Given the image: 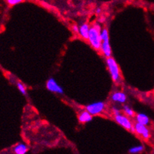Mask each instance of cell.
Returning <instances> with one entry per match:
<instances>
[{
    "instance_id": "1",
    "label": "cell",
    "mask_w": 154,
    "mask_h": 154,
    "mask_svg": "<svg viewBox=\"0 0 154 154\" xmlns=\"http://www.w3.org/2000/svg\"><path fill=\"white\" fill-rule=\"evenodd\" d=\"M100 31H101V29H100V25L98 23H95L89 29L88 40L91 46L96 50H100V47H101L102 40L100 38Z\"/></svg>"
},
{
    "instance_id": "2",
    "label": "cell",
    "mask_w": 154,
    "mask_h": 154,
    "mask_svg": "<svg viewBox=\"0 0 154 154\" xmlns=\"http://www.w3.org/2000/svg\"><path fill=\"white\" fill-rule=\"evenodd\" d=\"M106 64H107L108 69H109L112 79L115 82H120L121 80H122L120 69H119V67L116 61L110 56V57H108L107 59H106Z\"/></svg>"
},
{
    "instance_id": "3",
    "label": "cell",
    "mask_w": 154,
    "mask_h": 154,
    "mask_svg": "<svg viewBox=\"0 0 154 154\" xmlns=\"http://www.w3.org/2000/svg\"><path fill=\"white\" fill-rule=\"evenodd\" d=\"M100 38L102 40L100 50L106 58L110 57L112 55V50H111L110 44H109V37L107 29H102L100 31Z\"/></svg>"
},
{
    "instance_id": "4",
    "label": "cell",
    "mask_w": 154,
    "mask_h": 154,
    "mask_svg": "<svg viewBox=\"0 0 154 154\" xmlns=\"http://www.w3.org/2000/svg\"><path fill=\"white\" fill-rule=\"evenodd\" d=\"M106 105L103 102H96V103H92L86 106V111H89L92 115H98L103 111L105 109Z\"/></svg>"
},
{
    "instance_id": "5",
    "label": "cell",
    "mask_w": 154,
    "mask_h": 154,
    "mask_svg": "<svg viewBox=\"0 0 154 154\" xmlns=\"http://www.w3.org/2000/svg\"><path fill=\"white\" fill-rule=\"evenodd\" d=\"M115 120H116V121L117 122L119 125L123 127L124 128L134 132V127L133 126L131 120H130L127 116L123 115V114H116V115H115Z\"/></svg>"
},
{
    "instance_id": "6",
    "label": "cell",
    "mask_w": 154,
    "mask_h": 154,
    "mask_svg": "<svg viewBox=\"0 0 154 154\" xmlns=\"http://www.w3.org/2000/svg\"><path fill=\"white\" fill-rule=\"evenodd\" d=\"M133 127H134V131L137 134L140 135L141 137L144 138V139H147L150 138V131L146 127V125L136 122Z\"/></svg>"
},
{
    "instance_id": "7",
    "label": "cell",
    "mask_w": 154,
    "mask_h": 154,
    "mask_svg": "<svg viewBox=\"0 0 154 154\" xmlns=\"http://www.w3.org/2000/svg\"><path fill=\"white\" fill-rule=\"evenodd\" d=\"M46 88L49 91L56 93V94H63V89L58 85L53 78H50L46 82Z\"/></svg>"
},
{
    "instance_id": "8",
    "label": "cell",
    "mask_w": 154,
    "mask_h": 154,
    "mask_svg": "<svg viewBox=\"0 0 154 154\" xmlns=\"http://www.w3.org/2000/svg\"><path fill=\"white\" fill-rule=\"evenodd\" d=\"M111 100L116 103H125L127 101V95L124 92H114L111 95Z\"/></svg>"
},
{
    "instance_id": "9",
    "label": "cell",
    "mask_w": 154,
    "mask_h": 154,
    "mask_svg": "<svg viewBox=\"0 0 154 154\" xmlns=\"http://www.w3.org/2000/svg\"><path fill=\"white\" fill-rule=\"evenodd\" d=\"M78 120H79L81 123L86 124L89 123V122L92 121V115L86 110V111H83L78 116Z\"/></svg>"
},
{
    "instance_id": "10",
    "label": "cell",
    "mask_w": 154,
    "mask_h": 154,
    "mask_svg": "<svg viewBox=\"0 0 154 154\" xmlns=\"http://www.w3.org/2000/svg\"><path fill=\"white\" fill-rule=\"evenodd\" d=\"M89 26L86 23H84L79 27V34L82 38L85 40H88L89 37Z\"/></svg>"
},
{
    "instance_id": "11",
    "label": "cell",
    "mask_w": 154,
    "mask_h": 154,
    "mask_svg": "<svg viewBox=\"0 0 154 154\" xmlns=\"http://www.w3.org/2000/svg\"><path fill=\"white\" fill-rule=\"evenodd\" d=\"M136 119V122L141 124H144V125L147 126L150 124V118H149V117L147 114H144V113H139V114H137Z\"/></svg>"
},
{
    "instance_id": "12",
    "label": "cell",
    "mask_w": 154,
    "mask_h": 154,
    "mask_svg": "<svg viewBox=\"0 0 154 154\" xmlns=\"http://www.w3.org/2000/svg\"><path fill=\"white\" fill-rule=\"evenodd\" d=\"M28 147L23 143H20L16 145L14 148V152L16 154H25L28 152Z\"/></svg>"
},
{
    "instance_id": "13",
    "label": "cell",
    "mask_w": 154,
    "mask_h": 154,
    "mask_svg": "<svg viewBox=\"0 0 154 154\" xmlns=\"http://www.w3.org/2000/svg\"><path fill=\"white\" fill-rule=\"evenodd\" d=\"M144 147L142 145H139V146H135V147H131V148L129 150V153H139L142 152L144 150Z\"/></svg>"
},
{
    "instance_id": "14",
    "label": "cell",
    "mask_w": 154,
    "mask_h": 154,
    "mask_svg": "<svg viewBox=\"0 0 154 154\" xmlns=\"http://www.w3.org/2000/svg\"><path fill=\"white\" fill-rule=\"evenodd\" d=\"M124 112L126 115L128 116V117H134L135 113L133 111V110L131 108L129 107L128 106H124Z\"/></svg>"
},
{
    "instance_id": "15",
    "label": "cell",
    "mask_w": 154,
    "mask_h": 154,
    "mask_svg": "<svg viewBox=\"0 0 154 154\" xmlns=\"http://www.w3.org/2000/svg\"><path fill=\"white\" fill-rule=\"evenodd\" d=\"M17 88H18L19 91H20V93L23 95H26L27 94V91H26V88L24 86V85L21 82H17Z\"/></svg>"
},
{
    "instance_id": "16",
    "label": "cell",
    "mask_w": 154,
    "mask_h": 154,
    "mask_svg": "<svg viewBox=\"0 0 154 154\" xmlns=\"http://www.w3.org/2000/svg\"><path fill=\"white\" fill-rule=\"evenodd\" d=\"M23 1V0H7V2L10 5H16L21 3Z\"/></svg>"
},
{
    "instance_id": "17",
    "label": "cell",
    "mask_w": 154,
    "mask_h": 154,
    "mask_svg": "<svg viewBox=\"0 0 154 154\" xmlns=\"http://www.w3.org/2000/svg\"><path fill=\"white\" fill-rule=\"evenodd\" d=\"M72 31H73L74 33L79 34V27L77 25H73V26H72Z\"/></svg>"
},
{
    "instance_id": "18",
    "label": "cell",
    "mask_w": 154,
    "mask_h": 154,
    "mask_svg": "<svg viewBox=\"0 0 154 154\" xmlns=\"http://www.w3.org/2000/svg\"><path fill=\"white\" fill-rule=\"evenodd\" d=\"M112 111H113V113H114L115 115H116V114H121V111H120V110H119L118 108L113 107V108H112Z\"/></svg>"
},
{
    "instance_id": "19",
    "label": "cell",
    "mask_w": 154,
    "mask_h": 154,
    "mask_svg": "<svg viewBox=\"0 0 154 154\" xmlns=\"http://www.w3.org/2000/svg\"><path fill=\"white\" fill-rule=\"evenodd\" d=\"M96 12H97V14H100V8H98V9H97Z\"/></svg>"
}]
</instances>
